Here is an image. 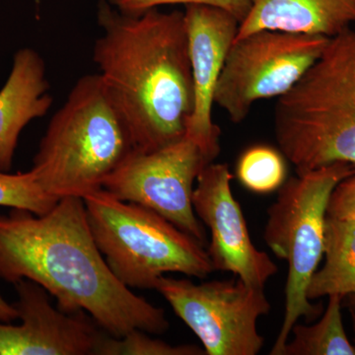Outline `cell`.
<instances>
[{
  "mask_svg": "<svg viewBox=\"0 0 355 355\" xmlns=\"http://www.w3.org/2000/svg\"><path fill=\"white\" fill-rule=\"evenodd\" d=\"M0 279L36 282L57 299L58 309L87 312L114 338L169 329L162 308L135 295L110 270L81 198H60L43 216L17 209L0 216Z\"/></svg>",
  "mask_w": 355,
  "mask_h": 355,
  "instance_id": "cell-1",
  "label": "cell"
},
{
  "mask_svg": "<svg viewBox=\"0 0 355 355\" xmlns=\"http://www.w3.org/2000/svg\"><path fill=\"white\" fill-rule=\"evenodd\" d=\"M98 22L103 34L93 60L135 150L153 153L183 139L195 107L184 13L128 15L102 0Z\"/></svg>",
  "mask_w": 355,
  "mask_h": 355,
  "instance_id": "cell-2",
  "label": "cell"
},
{
  "mask_svg": "<svg viewBox=\"0 0 355 355\" xmlns=\"http://www.w3.org/2000/svg\"><path fill=\"white\" fill-rule=\"evenodd\" d=\"M275 135L297 175L355 167V26L329 40L302 78L277 99Z\"/></svg>",
  "mask_w": 355,
  "mask_h": 355,
  "instance_id": "cell-3",
  "label": "cell"
},
{
  "mask_svg": "<svg viewBox=\"0 0 355 355\" xmlns=\"http://www.w3.org/2000/svg\"><path fill=\"white\" fill-rule=\"evenodd\" d=\"M135 150L130 128L99 73L88 74L51 118L31 170L49 195L83 198L101 190Z\"/></svg>",
  "mask_w": 355,
  "mask_h": 355,
  "instance_id": "cell-4",
  "label": "cell"
},
{
  "mask_svg": "<svg viewBox=\"0 0 355 355\" xmlns=\"http://www.w3.org/2000/svg\"><path fill=\"white\" fill-rule=\"evenodd\" d=\"M83 200L98 249L128 288L154 289L167 272L205 279L214 272L205 245L154 210L103 189Z\"/></svg>",
  "mask_w": 355,
  "mask_h": 355,
  "instance_id": "cell-5",
  "label": "cell"
},
{
  "mask_svg": "<svg viewBox=\"0 0 355 355\" xmlns=\"http://www.w3.org/2000/svg\"><path fill=\"white\" fill-rule=\"evenodd\" d=\"M355 167L335 163L297 175L282 184L268 207L265 241L288 263L284 322L270 355H282L292 328L301 317L317 319L321 306L311 304L307 288L324 256V222L331 193Z\"/></svg>",
  "mask_w": 355,
  "mask_h": 355,
  "instance_id": "cell-6",
  "label": "cell"
},
{
  "mask_svg": "<svg viewBox=\"0 0 355 355\" xmlns=\"http://www.w3.org/2000/svg\"><path fill=\"white\" fill-rule=\"evenodd\" d=\"M317 35L261 30L236 39L214 91V105L242 123L260 100L291 91L329 42Z\"/></svg>",
  "mask_w": 355,
  "mask_h": 355,
  "instance_id": "cell-7",
  "label": "cell"
},
{
  "mask_svg": "<svg viewBox=\"0 0 355 355\" xmlns=\"http://www.w3.org/2000/svg\"><path fill=\"white\" fill-rule=\"evenodd\" d=\"M154 289L200 338L207 355H256L263 347L257 329L270 304L263 288L237 277L195 284L159 277Z\"/></svg>",
  "mask_w": 355,
  "mask_h": 355,
  "instance_id": "cell-8",
  "label": "cell"
},
{
  "mask_svg": "<svg viewBox=\"0 0 355 355\" xmlns=\"http://www.w3.org/2000/svg\"><path fill=\"white\" fill-rule=\"evenodd\" d=\"M217 156L186 135L153 153L133 151L102 189L118 200L154 210L205 245V230L193 207V184Z\"/></svg>",
  "mask_w": 355,
  "mask_h": 355,
  "instance_id": "cell-9",
  "label": "cell"
},
{
  "mask_svg": "<svg viewBox=\"0 0 355 355\" xmlns=\"http://www.w3.org/2000/svg\"><path fill=\"white\" fill-rule=\"evenodd\" d=\"M232 178L226 164L207 166L193 189V210L209 229L207 253L214 270L232 272L248 286L263 289L279 268L252 241L241 207L233 197Z\"/></svg>",
  "mask_w": 355,
  "mask_h": 355,
  "instance_id": "cell-10",
  "label": "cell"
},
{
  "mask_svg": "<svg viewBox=\"0 0 355 355\" xmlns=\"http://www.w3.org/2000/svg\"><path fill=\"white\" fill-rule=\"evenodd\" d=\"M14 286V306L22 323H0V355H96L105 331L96 329L85 312L55 309L46 291L31 280Z\"/></svg>",
  "mask_w": 355,
  "mask_h": 355,
  "instance_id": "cell-11",
  "label": "cell"
},
{
  "mask_svg": "<svg viewBox=\"0 0 355 355\" xmlns=\"http://www.w3.org/2000/svg\"><path fill=\"white\" fill-rule=\"evenodd\" d=\"M184 13L195 90L186 135L219 154L220 130L212 121L214 91L240 23L232 14L214 6L190 4Z\"/></svg>",
  "mask_w": 355,
  "mask_h": 355,
  "instance_id": "cell-12",
  "label": "cell"
},
{
  "mask_svg": "<svg viewBox=\"0 0 355 355\" xmlns=\"http://www.w3.org/2000/svg\"><path fill=\"white\" fill-rule=\"evenodd\" d=\"M46 65L36 51L20 49L0 89V170L12 167L18 140L26 125L48 113L53 104Z\"/></svg>",
  "mask_w": 355,
  "mask_h": 355,
  "instance_id": "cell-13",
  "label": "cell"
},
{
  "mask_svg": "<svg viewBox=\"0 0 355 355\" xmlns=\"http://www.w3.org/2000/svg\"><path fill=\"white\" fill-rule=\"evenodd\" d=\"M355 26V0H251L236 39L261 30L331 39Z\"/></svg>",
  "mask_w": 355,
  "mask_h": 355,
  "instance_id": "cell-14",
  "label": "cell"
},
{
  "mask_svg": "<svg viewBox=\"0 0 355 355\" xmlns=\"http://www.w3.org/2000/svg\"><path fill=\"white\" fill-rule=\"evenodd\" d=\"M324 254L323 268L316 270L308 286V299L355 294V216H327Z\"/></svg>",
  "mask_w": 355,
  "mask_h": 355,
  "instance_id": "cell-15",
  "label": "cell"
},
{
  "mask_svg": "<svg viewBox=\"0 0 355 355\" xmlns=\"http://www.w3.org/2000/svg\"><path fill=\"white\" fill-rule=\"evenodd\" d=\"M340 295L329 296L323 318L312 326L294 324L291 342H287L282 355H355L343 328Z\"/></svg>",
  "mask_w": 355,
  "mask_h": 355,
  "instance_id": "cell-16",
  "label": "cell"
},
{
  "mask_svg": "<svg viewBox=\"0 0 355 355\" xmlns=\"http://www.w3.org/2000/svg\"><path fill=\"white\" fill-rule=\"evenodd\" d=\"M240 182L258 193H270L280 188L286 180L284 158L272 147H251L242 154L237 165Z\"/></svg>",
  "mask_w": 355,
  "mask_h": 355,
  "instance_id": "cell-17",
  "label": "cell"
},
{
  "mask_svg": "<svg viewBox=\"0 0 355 355\" xmlns=\"http://www.w3.org/2000/svg\"><path fill=\"white\" fill-rule=\"evenodd\" d=\"M58 200L43 190L32 170L17 174H8L0 170V205L2 207L28 210L36 216H43Z\"/></svg>",
  "mask_w": 355,
  "mask_h": 355,
  "instance_id": "cell-18",
  "label": "cell"
},
{
  "mask_svg": "<svg viewBox=\"0 0 355 355\" xmlns=\"http://www.w3.org/2000/svg\"><path fill=\"white\" fill-rule=\"evenodd\" d=\"M202 354H205V349L196 345H171L140 330L130 331L121 338H114L105 331L96 349V355Z\"/></svg>",
  "mask_w": 355,
  "mask_h": 355,
  "instance_id": "cell-19",
  "label": "cell"
},
{
  "mask_svg": "<svg viewBox=\"0 0 355 355\" xmlns=\"http://www.w3.org/2000/svg\"><path fill=\"white\" fill-rule=\"evenodd\" d=\"M111 6L116 7V10L128 15H139L149 10L157 8L158 6L167 4H200L223 9L241 23L246 17L250 8L251 0H109Z\"/></svg>",
  "mask_w": 355,
  "mask_h": 355,
  "instance_id": "cell-20",
  "label": "cell"
},
{
  "mask_svg": "<svg viewBox=\"0 0 355 355\" xmlns=\"http://www.w3.org/2000/svg\"><path fill=\"white\" fill-rule=\"evenodd\" d=\"M327 216L347 217L355 216V174L343 180L331 193Z\"/></svg>",
  "mask_w": 355,
  "mask_h": 355,
  "instance_id": "cell-21",
  "label": "cell"
},
{
  "mask_svg": "<svg viewBox=\"0 0 355 355\" xmlns=\"http://www.w3.org/2000/svg\"><path fill=\"white\" fill-rule=\"evenodd\" d=\"M18 319V312L14 304H9L0 295V322L9 323Z\"/></svg>",
  "mask_w": 355,
  "mask_h": 355,
  "instance_id": "cell-22",
  "label": "cell"
},
{
  "mask_svg": "<svg viewBox=\"0 0 355 355\" xmlns=\"http://www.w3.org/2000/svg\"><path fill=\"white\" fill-rule=\"evenodd\" d=\"M345 298H347L349 309L355 312V294H349V295L345 296Z\"/></svg>",
  "mask_w": 355,
  "mask_h": 355,
  "instance_id": "cell-23",
  "label": "cell"
},
{
  "mask_svg": "<svg viewBox=\"0 0 355 355\" xmlns=\"http://www.w3.org/2000/svg\"><path fill=\"white\" fill-rule=\"evenodd\" d=\"M352 311V310H350ZM352 324H354V336H355V312L354 311H352Z\"/></svg>",
  "mask_w": 355,
  "mask_h": 355,
  "instance_id": "cell-24",
  "label": "cell"
}]
</instances>
